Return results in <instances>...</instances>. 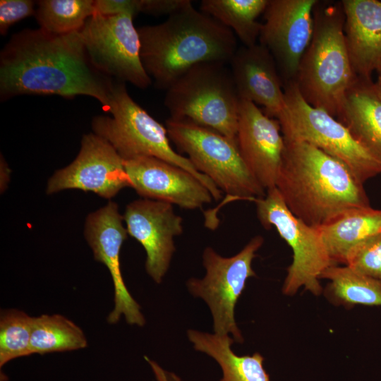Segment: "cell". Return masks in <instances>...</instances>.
Returning <instances> with one entry per match:
<instances>
[{"instance_id": "obj_1", "label": "cell", "mask_w": 381, "mask_h": 381, "mask_svg": "<svg viewBox=\"0 0 381 381\" xmlns=\"http://www.w3.org/2000/svg\"><path fill=\"white\" fill-rule=\"evenodd\" d=\"M115 81L92 66L80 31L57 35L23 29L0 52L1 101L22 95H84L96 99L107 112Z\"/></svg>"}, {"instance_id": "obj_2", "label": "cell", "mask_w": 381, "mask_h": 381, "mask_svg": "<svg viewBox=\"0 0 381 381\" xmlns=\"http://www.w3.org/2000/svg\"><path fill=\"white\" fill-rule=\"evenodd\" d=\"M284 144L276 188L295 217L318 227L370 206L363 183L341 162L306 142Z\"/></svg>"}, {"instance_id": "obj_3", "label": "cell", "mask_w": 381, "mask_h": 381, "mask_svg": "<svg viewBox=\"0 0 381 381\" xmlns=\"http://www.w3.org/2000/svg\"><path fill=\"white\" fill-rule=\"evenodd\" d=\"M138 30L143 66L161 90H168L198 64L230 63L238 49L232 30L192 3L163 23Z\"/></svg>"}, {"instance_id": "obj_4", "label": "cell", "mask_w": 381, "mask_h": 381, "mask_svg": "<svg viewBox=\"0 0 381 381\" xmlns=\"http://www.w3.org/2000/svg\"><path fill=\"white\" fill-rule=\"evenodd\" d=\"M313 18V37L294 83L309 104L337 119L347 92L357 78L346 45L341 1H318Z\"/></svg>"}, {"instance_id": "obj_5", "label": "cell", "mask_w": 381, "mask_h": 381, "mask_svg": "<svg viewBox=\"0 0 381 381\" xmlns=\"http://www.w3.org/2000/svg\"><path fill=\"white\" fill-rule=\"evenodd\" d=\"M107 112L111 116L98 115L92 118L93 133L109 142L123 160L140 157L164 160L195 176L214 200L222 198L219 188L199 172L188 157L173 149L166 127L133 99L125 83L115 81Z\"/></svg>"}, {"instance_id": "obj_6", "label": "cell", "mask_w": 381, "mask_h": 381, "mask_svg": "<svg viewBox=\"0 0 381 381\" xmlns=\"http://www.w3.org/2000/svg\"><path fill=\"white\" fill-rule=\"evenodd\" d=\"M226 64H198L166 90L170 118L186 120L236 140L241 99Z\"/></svg>"}, {"instance_id": "obj_7", "label": "cell", "mask_w": 381, "mask_h": 381, "mask_svg": "<svg viewBox=\"0 0 381 381\" xmlns=\"http://www.w3.org/2000/svg\"><path fill=\"white\" fill-rule=\"evenodd\" d=\"M165 127L177 149L231 199L254 202L265 195L246 167L236 140L186 120L169 118Z\"/></svg>"}, {"instance_id": "obj_8", "label": "cell", "mask_w": 381, "mask_h": 381, "mask_svg": "<svg viewBox=\"0 0 381 381\" xmlns=\"http://www.w3.org/2000/svg\"><path fill=\"white\" fill-rule=\"evenodd\" d=\"M286 109L277 119L286 140L309 143L344 164L364 183L381 174V162L348 128L323 109L309 104L294 82L283 86Z\"/></svg>"}, {"instance_id": "obj_9", "label": "cell", "mask_w": 381, "mask_h": 381, "mask_svg": "<svg viewBox=\"0 0 381 381\" xmlns=\"http://www.w3.org/2000/svg\"><path fill=\"white\" fill-rule=\"evenodd\" d=\"M254 202L262 226L266 229L274 227L293 252L282 289L283 294L294 296L301 287L314 296L322 294L320 275L335 264L318 228L295 217L276 187L267 190L265 195Z\"/></svg>"}, {"instance_id": "obj_10", "label": "cell", "mask_w": 381, "mask_h": 381, "mask_svg": "<svg viewBox=\"0 0 381 381\" xmlns=\"http://www.w3.org/2000/svg\"><path fill=\"white\" fill-rule=\"evenodd\" d=\"M263 242L262 236H255L237 254L228 258L206 247L202 253L205 277L190 278L186 284L191 294L208 305L214 333H231L238 343H242L243 338L234 318L235 306L248 279L256 276L252 262Z\"/></svg>"}, {"instance_id": "obj_11", "label": "cell", "mask_w": 381, "mask_h": 381, "mask_svg": "<svg viewBox=\"0 0 381 381\" xmlns=\"http://www.w3.org/2000/svg\"><path fill=\"white\" fill-rule=\"evenodd\" d=\"M134 16H106L95 13L80 31L92 66L116 81L146 89L152 78L140 56V39L133 24Z\"/></svg>"}, {"instance_id": "obj_12", "label": "cell", "mask_w": 381, "mask_h": 381, "mask_svg": "<svg viewBox=\"0 0 381 381\" xmlns=\"http://www.w3.org/2000/svg\"><path fill=\"white\" fill-rule=\"evenodd\" d=\"M318 0H270L259 43L277 65L283 86L295 82L298 66L313 34V11Z\"/></svg>"}, {"instance_id": "obj_13", "label": "cell", "mask_w": 381, "mask_h": 381, "mask_svg": "<svg viewBox=\"0 0 381 381\" xmlns=\"http://www.w3.org/2000/svg\"><path fill=\"white\" fill-rule=\"evenodd\" d=\"M126 187L131 181L123 159L109 142L90 133L83 135L75 159L50 177L46 193L78 189L111 199Z\"/></svg>"}, {"instance_id": "obj_14", "label": "cell", "mask_w": 381, "mask_h": 381, "mask_svg": "<svg viewBox=\"0 0 381 381\" xmlns=\"http://www.w3.org/2000/svg\"><path fill=\"white\" fill-rule=\"evenodd\" d=\"M123 221L118 205L109 201L87 215L84 234L95 259L107 267L112 278L114 308L107 318L108 322L115 324L123 315L128 324L143 326L145 320L140 306L129 293L121 270L120 250L128 236Z\"/></svg>"}, {"instance_id": "obj_15", "label": "cell", "mask_w": 381, "mask_h": 381, "mask_svg": "<svg viewBox=\"0 0 381 381\" xmlns=\"http://www.w3.org/2000/svg\"><path fill=\"white\" fill-rule=\"evenodd\" d=\"M123 216L128 234L146 252V272L161 283L175 252L174 238L183 231V218L173 205L146 198L130 202Z\"/></svg>"}, {"instance_id": "obj_16", "label": "cell", "mask_w": 381, "mask_h": 381, "mask_svg": "<svg viewBox=\"0 0 381 381\" xmlns=\"http://www.w3.org/2000/svg\"><path fill=\"white\" fill-rule=\"evenodd\" d=\"M131 187L143 198L187 210L202 208L214 199L195 176L175 164L152 157L123 160Z\"/></svg>"}, {"instance_id": "obj_17", "label": "cell", "mask_w": 381, "mask_h": 381, "mask_svg": "<svg viewBox=\"0 0 381 381\" xmlns=\"http://www.w3.org/2000/svg\"><path fill=\"white\" fill-rule=\"evenodd\" d=\"M236 140L246 167L258 183L265 190L276 187L285 147L279 121L255 104L241 100Z\"/></svg>"}, {"instance_id": "obj_18", "label": "cell", "mask_w": 381, "mask_h": 381, "mask_svg": "<svg viewBox=\"0 0 381 381\" xmlns=\"http://www.w3.org/2000/svg\"><path fill=\"white\" fill-rule=\"evenodd\" d=\"M241 100L264 107V113L278 119L286 109L283 83L276 61L259 42L238 48L230 63Z\"/></svg>"}, {"instance_id": "obj_19", "label": "cell", "mask_w": 381, "mask_h": 381, "mask_svg": "<svg viewBox=\"0 0 381 381\" xmlns=\"http://www.w3.org/2000/svg\"><path fill=\"white\" fill-rule=\"evenodd\" d=\"M344 36L357 77L372 79L381 71V1L342 0Z\"/></svg>"}, {"instance_id": "obj_20", "label": "cell", "mask_w": 381, "mask_h": 381, "mask_svg": "<svg viewBox=\"0 0 381 381\" xmlns=\"http://www.w3.org/2000/svg\"><path fill=\"white\" fill-rule=\"evenodd\" d=\"M337 119L381 162V97L372 79L357 77Z\"/></svg>"}, {"instance_id": "obj_21", "label": "cell", "mask_w": 381, "mask_h": 381, "mask_svg": "<svg viewBox=\"0 0 381 381\" xmlns=\"http://www.w3.org/2000/svg\"><path fill=\"white\" fill-rule=\"evenodd\" d=\"M318 228L333 262L344 265L353 248L381 234V210L354 208Z\"/></svg>"}, {"instance_id": "obj_22", "label": "cell", "mask_w": 381, "mask_h": 381, "mask_svg": "<svg viewBox=\"0 0 381 381\" xmlns=\"http://www.w3.org/2000/svg\"><path fill=\"white\" fill-rule=\"evenodd\" d=\"M195 350L212 357L222 369L220 381H271L260 353L238 356L231 346L234 340L228 334H209L194 329L187 332Z\"/></svg>"}, {"instance_id": "obj_23", "label": "cell", "mask_w": 381, "mask_h": 381, "mask_svg": "<svg viewBox=\"0 0 381 381\" xmlns=\"http://www.w3.org/2000/svg\"><path fill=\"white\" fill-rule=\"evenodd\" d=\"M321 279L329 281L323 294L333 305L346 308L381 306V282L346 265L329 267L321 274Z\"/></svg>"}, {"instance_id": "obj_24", "label": "cell", "mask_w": 381, "mask_h": 381, "mask_svg": "<svg viewBox=\"0 0 381 381\" xmlns=\"http://www.w3.org/2000/svg\"><path fill=\"white\" fill-rule=\"evenodd\" d=\"M270 0H202L200 10L232 30L245 47L256 44L264 13Z\"/></svg>"}, {"instance_id": "obj_25", "label": "cell", "mask_w": 381, "mask_h": 381, "mask_svg": "<svg viewBox=\"0 0 381 381\" xmlns=\"http://www.w3.org/2000/svg\"><path fill=\"white\" fill-rule=\"evenodd\" d=\"M87 345L83 330L61 315L32 317L30 349L32 354L78 350Z\"/></svg>"}, {"instance_id": "obj_26", "label": "cell", "mask_w": 381, "mask_h": 381, "mask_svg": "<svg viewBox=\"0 0 381 381\" xmlns=\"http://www.w3.org/2000/svg\"><path fill=\"white\" fill-rule=\"evenodd\" d=\"M37 5L39 28L57 35L80 31L95 13L94 0H41Z\"/></svg>"}, {"instance_id": "obj_27", "label": "cell", "mask_w": 381, "mask_h": 381, "mask_svg": "<svg viewBox=\"0 0 381 381\" xmlns=\"http://www.w3.org/2000/svg\"><path fill=\"white\" fill-rule=\"evenodd\" d=\"M32 317L18 310H7L0 316V366L32 354L30 337Z\"/></svg>"}, {"instance_id": "obj_28", "label": "cell", "mask_w": 381, "mask_h": 381, "mask_svg": "<svg viewBox=\"0 0 381 381\" xmlns=\"http://www.w3.org/2000/svg\"><path fill=\"white\" fill-rule=\"evenodd\" d=\"M344 265L381 282V234L353 248Z\"/></svg>"}, {"instance_id": "obj_29", "label": "cell", "mask_w": 381, "mask_h": 381, "mask_svg": "<svg viewBox=\"0 0 381 381\" xmlns=\"http://www.w3.org/2000/svg\"><path fill=\"white\" fill-rule=\"evenodd\" d=\"M36 4L37 2L31 0H1V35H5L14 23L29 16H35Z\"/></svg>"}, {"instance_id": "obj_30", "label": "cell", "mask_w": 381, "mask_h": 381, "mask_svg": "<svg viewBox=\"0 0 381 381\" xmlns=\"http://www.w3.org/2000/svg\"><path fill=\"white\" fill-rule=\"evenodd\" d=\"M95 13L106 16L131 14L135 16L140 11V0H96Z\"/></svg>"}, {"instance_id": "obj_31", "label": "cell", "mask_w": 381, "mask_h": 381, "mask_svg": "<svg viewBox=\"0 0 381 381\" xmlns=\"http://www.w3.org/2000/svg\"><path fill=\"white\" fill-rule=\"evenodd\" d=\"M191 3L189 0H140V11L149 15L169 16Z\"/></svg>"}, {"instance_id": "obj_32", "label": "cell", "mask_w": 381, "mask_h": 381, "mask_svg": "<svg viewBox=\"0 0 381 381\" xmlns=\"http://www.w3.org/2000/svg\"><path fill=\"white\" fill-rule=\"evenodd\" d=\"M144 358L150 365L157 381H181V379L174 373L164 370L157 363L147 356Z\"/></svg>"}, {"instance_id": "obj_33", "label": "cell", "mask_w": 381, "mask_h": 381, "mask_svg": "<svg viewBox=\"0 0 381 381\" xmlns=\"http://www.w3.org/2000/svg\"><path fill=\"white\" fill-rule=\"evenodd\" d=\"M1 191L5 190L8 180H9V168L4 160V157L1 156Z\"/></svg>"}, {"instance_id": "obj_34", "label": "cell", "mask_w": 381, "mask_h": 381, "mask_svg": "<svg viewBox=\"0 0 381 381\" xmlns=\"http://www.w3.org/2000/svg\"><path fill=\"white\" fill-rule=\"evenodd\" d=\"M377 80L374 84L377 93L381 97V71L377 73Z\"/></svg>"}]
</instances>
